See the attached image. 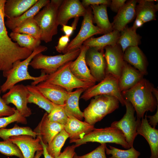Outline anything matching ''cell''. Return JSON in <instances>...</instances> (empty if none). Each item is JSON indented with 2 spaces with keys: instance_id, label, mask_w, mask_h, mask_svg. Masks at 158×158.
<instances>
[{
  "instance_id": "836d02e7",
  "label": "cell",
  "mask_w": 158,
  "mask_h": 158,
  "mask_svg": "<svg viewBox=\"0 0 158 158\" xmlns=\"http://www.w3.org/2000/svg\"><path fill=\"white\" fill-rule=\"evenodd\" d=\"M12 32L29 35L41 40V31L34 17L25 20L12 30Z\"/></svg>"
},
{
  "instance_id": "277c9868",
  "label": "cell",
  "mask_w": 158,
  "mask_h": 158,
  "mask_svg": "<svg viewBox=\"0 0 158 158\" xmlns=\"http://www.w3.org/2000/svg\"><path fill=\"white\" fill-rule=\"evenodd\" d=\"M62 0H51L34 17L41 32V40L46 43L51 42L58 33V9Z\"/></svg>"
},
{
  "instance_id": "ab89813d",
  "label": "cell",
  "mask_w": 158,
  "mask_h": 158,
  "mask_svg": "<svg viewBox=\"0 0 158 158\" xmlns=\"http://www.w3.org/2000/svg\"><path fill=\"white\" fill-rule=\"evenodd\" d=\"M14 122L24 124L27 123L26 118L21 115L16 110L15 113L11 116L0 118V129L4 128L9 124Z\"/></svg>"
},
{
  "instance_id": "603a6c76",
  "label": "cell",
  "mask_w": 158,
  "mask_h": 158,
  "mask_svg": "<svg viewBox=\"0 0 158 158\" xmlns=\"http://www.w3.org/2000/svg\"><path fill=\"white\" fill-rule=\"evenodd\" d=\"M68 117L64 129L68 134L70 140L82 138L95 128L94 126L82 121L73 116Z\"/></svg>"
},
{
  "instance_id": "7402d4cb",
  "label": "cell",
  "mask_w": 158,
  "mask_h": 158,
  "mask_svg": "<svg viewBox=\"0 0 158 158\" xmlns=\"http://www.w3.org/2000/svg\"><path fill=\"white\" fill-rule=\"evenodd\" d=\"M123 58L125 61L133 66L144 75L148 74L147 59L138 46L127 48L123 53Z\"/></svg>"
},
{
  "instance_id": "bcb514c9",
  "label": "cell",
  "mask_w": 158,
  "mask_h": 158,
  "mask_svg": "<svg viewBox=\"0 0 158 158\" xmlns=\"http://www.w3.org/2000/svg\"><path fill=\"white\" fill-rule=\"evenodd\" d=\"M126 0H112L109 6L111 9L113 11L117 13L125 5Z\"/></svg>"
},
{
  "instance_id": "e575fe53",
  "label": "cell",
  "mask_w": 158,
  "mask_h": 158,
  "mask_svg": "<svg viewBox=\"0 0 158 158\" xmlns=\"http://www.w3.org/2000/svg\"><path fill=\"white\" fill-rule=\"evenodd\" d=\"M21 135H30L35 138L38 134L29 127L20 126L16 124L12 128L0 129V138L4 141L7 140L11 137Z\"/></svg>"
},
{
  "instance_id": "1f68e13d",
  "label": "cell",
  "mask_w": 158,
  "mask_h": 158,
  "mask_svg": "<svg viewBox=\"0 0 158 158\" xmlns=\"http://www.w3.org/2000/svg\"><path fill=\"white\" fill-rule=\"evenodd\" d=\"M132 27L127 25L120 32L117 44L121 47L123 53L125 50L130 47L138 46L141 44V37Z\"/></svg>"
},
{
  "instance_id": "ba28073f",
  "label": "cell",
  "mask_w": 158,
  "mask_h": 158,
  "mask_svg": "<svg viewBox=\"0 0 158 158\" xmlns=\"http://www.w3.org/2000/svg\"><path fill=\"white\" fill-rule=\"evenodd\" d=\"M71 62L66 63L54 73L48 75L46 80L44 81L61 86L68 92H72L75 88L87 89L95 85V83L83 81L77 78L70 70Z\"/></svg>"
},
{
  "instance_id": "816d5d0a",
  "label": "cell",
  "mask_w": 158,
  "mask_h": 158,
  "mask_svg": "<svg viewBox=\"0 0 158 158\" xmlns=\"http://www.w3.org/2000/svg\"><path fill=\"white\" fill-rule=\"evenodd\" d=\"M43 150L37 152L34 158H40L42 154H43Z\"/></svg>"
},
{
  "instance_id": "d590c367",
  "label": "cell",
  "mask_w": 158,
  "mask_h": 158,
  "mask_svg": "<svg viewBox=\"0 0 158 158\" xmlns=\"http://www.w3.org/2000/svg\"><path fill=\"white\" fill-rule=\"evenodd\" d=\"M69 137L68 134L64 129L61 130L55 136L47 146L48 153L52 157L55 158L61 153V148Z\"/></svg>"
},
{
  "instance_id": "44dd1931",
  "label": "cell",
  "mask_w": 158,
  "mask_h": 158,
  "mask_svg": "<svg viewBox=\"0 0 158 158\" xmlns=\"http://www.w3.org/2000/svg\"><path fill=\"white\" fill-rule=\"evenodd\" d=\"M137 3L136 0L126 1L125 5L114 18L113 21L111 23L113 30L120 32L128 23L133 21L136 17Z\"/></svg>"
},
{
  "instance_id": "f907efd6",
  "label": "cell",
  "mask_w": 158,
  "mask_h": 158,
  "mask_svg": "<svg viewBox=\"0 0 158 158\" xmlns=\"http://www.w3.org/2000/svg\"><path fill=\"white\" fill-rule=\"evenodd\" d=\"M152 92L157 100L158 101V90L157 88L154 87L152 90Z\"/></svg>"
},
{
  "instance_id": "f5cc1de1",
  "label": "cell",
  "mask_w": 158,
  "mask_h": 158,
  "mask_svg": "<svg viewBox=\"0 0 158 158\" xmlns=\"http://www.w3.org/2000/svg\"><path fill=\"white\" fill-rule=\"evenodd\" d=\"M73 158H78V155H77L76 153H75L74 154Z\"/></svg>"
},
{
  "instance_id": "484cf974",
  "label": "cell",
  "mask_w": 158,
  "mask_h": 158,
  "mask_svg": "<svg viewBox=\"0 0 158 158\" xmlns=\"http://www.w3.org/2000/svg\"><path fill=\"white\" fill-rule=\"evenodd\" d=\"M38 0H6L4 8V17L11 18L21 15Z\"/></svg>"
},
{
  "instance_id": "30bf717a",
  "label": "cell",
  "mask_w": 158,
  "mask_h": 158,
  "mask_svg": "<svg viewBox=\"0 0 158 158\" xmlns=\"http://www.w3.org/2000/svg\"><path fill=\"white\" fill-rule=\"evenodd\" d=\"M86 8L80 30L76 36L69 43L63 52V54L80 49L85 41L94 35L104 34L102 30L94 25L92 10L90 6Z\"/></svg>"
},
{
  "instance_id": "7a4b0ae2",
  "label": "cell",
  "mask_w": 158,
  "mask_h": 158,
  "mask_svg": "<svg viewBox=\"0 0 158 158\" xmlns=\"http://www.w3.org/2000/svg\"><path fill=\"white\" fill-rule=\"evenodd\" d=\"M154 87L150 81L143 78L132 88L121 92L124 99L134 107L137 118H143L146 112H153L158 107V101L152 92Z\"/></svg>"
},
{
  "instance_id": "b9f144b4",
  "label": "cell",
  "mask_w": 158,
  "mask_h": 158,
  "mask_svg": "<svg viewBox=\"0 0 158 158\" xmlns=\"http://www.w3.org/2000/svg\"><path fill=\"white\" fill-rule=\"evenodd\" d=\"M1 92L0 89V118L11 116L16 111L14 107H11L4 102L1 96Z\"/></svg>"
},
{
  "instance_id": "ac0fdd59",
  "label": "cell",
  "mask_w": 158,
  "mask_h": 158,
  "mask_svg": "<svg viewBox=\"0 0 158 158\" xmlns=\"http://www.w3.org/2000/svg\"><path fill=\"white\" fill-rule=\"evenodd\" d=\"M147 116L146 114L141 121L137 119V134L143 136L148 143L151 151L150 158H158V130L149 124Z\"/></svg>"
},
{
  "instance_id": "8d00e7d4",
  "label": "cell",
  "mask_w": 158,
  "mask_h": 158,
  "mask_svg": "<svg viewBox=\"0 0 158 158\" xmlns=\"http://www.w3.org/2000/svg\"><path fill=\"white\" fill-rule=\"evenodd\" d=\"M109 149L106 147L105 151L108 155L111 154L109 158H138L140 152L133 147L127 150H123L109 145Z\"/></svg>"
},
{
  "instance_id": "3957f363",
  "label": "cell",
  "mask_w": 158,
  "mask_h": 158,
  "mask_svg": "<svg viewBox=\"0 0 158 158\" xmlns=\"http://www.w3.org/2000/svg\"><path fill=\"white\" fill-rule=\"evenodd\" d=\"M47 49V47L40 45L34 49L31 55L28 58L22 61L21 60L16 61L13 64L11 69L3 72V76L6 78V79L0 86V89L1 92H6L17 83L24 80H33L31 85H36L40 83L45 81L48 74L41 71L40 76L33 77L30 74L28 71V68L30 63L35 55L46 51Z\"/></svg>"
},
{
  "instance_id": "681fc988",
  "label": "cell",
  "mask_w": 158,
  "mask_h": 158,
  "mask_svg": "<svg viewBox=\"0 0 158 158\" xmlns=\"http://www.w3.org/2000/svg\"><path fill=\"white\" fill-rule=\"evenodd\" d=\"M40 143L42 145L43 148V154L44 158H54L51 156L48 152L47 150V145L44 144L40 138Z\"/></svg>"
},
{
  "instance_id": "52a82bcc",
  "label": "cell",
  "mask_w": 158,
  "mask_h": 158,
  "mask_svg": "<svg viewBox=\"0 0 158 158\" xmlns=\"http://www.w3.org/2000/svg\"><path fill=\"white\" fill-rule=\"evenodd\" d=\"M80 52V48L63 54L53 56L40 53L34 57L29 65L35 69H41L46 74L49 75L66 63L75 60Z\"/></svg>"
},
{
  "instance_id": "9a60e30c",
  "label": "cell",
  "mask_w": 158,
  "mask_h": 158,
  "mask_svg": "<svg viewBox=\"0 0 158 158\" xmlns=\"http://www.w3.org/2000/svg\"><path fill=\"white\" fill-rule=\"evenodd\" d=\"M86 8L79 0H64L59 7L58 12L57 21L59 25H66L72 18L83 16Z\"/></svg>"
},
{
  "instance_id": "ffe728a7",
  "label": "cell",
  "mask_w": 158,
  "mask_h": 158,
  "mask_svg": "<svg viewBox=\"0 0 158 158\" xmlns=\"http://www.w3.org/2000/svg\"><path fill=\"white\" fill-rule=\"evenodd\" d=\"M48 113L44 114L41 120L34 131L38 134L43 143L47 146L55 136L64 129V126L50 121L48 118Z\"/></svg>"
},
{
  "instance_id": "f546056e",
  "label": "cell",
  "mask_w": 158,
  "mask_h": 158,
  "mask_svg": "<svg viewBox=\"0 0 158 158\" xmlns=\"http://www.w3.org/2000/svg\"><path fill=\"white\" fill-rule=\"evenodd\" d=\"M28 92V103H33L44 110L48 114L54 108V104L49 100L36 85L26 86Z\"/></svg>"
},
{
  "instance_id": "60d3db41",
  "label": "cell",
  "mask_w": 158,
  "mask_h": 158,
  "mask_svg": "<svg viewBox=\"0 0 158 158\" xmlns=\"http://www.w3.org/2000/svg\"><path fill=\"white\" fill-rule=\"evenodd\" d=\"M106 144H101V145L89 153L85 155L78 156V158H107L105 150Z\"/></svg>"
},
{
  "instance_id": "db71d44e",
  "label": "cell",
  "mask_w": 158,
  "mask_h": 158,
  "mask_svg": "<svg viewBox=\"0 0 158 158\" xmlns=\"http://www.w3.org/2000/svg\"></svg>"
},
{
  "instance_id": "5b68a950",
  "label": "cell",
  "mask_w": 158,
  "mask_h": 158,
  "mask_svg": "<svg viewBox=\"0 0 158 158\" xmlns=\"http://www.w3.org/2000/svg\"><path fill=\"white\" fill-rule=\"evenodd\" d=\"M119 103L117 98L111 96L101 95L94 97L83 112L84 121L94 126L118 109Z\"/></svg>"
},
{
  "instance_id": "7c38bea8",
  "label": "cell",
  "mask_w": 158,
  "mask_h": 158,
  "mask_svg": "<svg viewBox=\"0 0 158 158\" xmlns=\"http://www.w3.org/2000/svg\"><path fill=\"white\" fill-rule=\"evenodd\" d=\"M124 100L126 113L120 120L113 122L111 126L117 128L122 131L126 141L131 147L133 146L134 140L138 135L137 121L134 116L135 111L134 107L129 102Z\"/></svg>"
},
{
  "instance_id": "4fadbf2b",
  "label": "cell",
  "mask_w": 158,
  "mask_h": 158,
  "mask_svg": "<svg viewBox=\"0 0 158 158\" xmlns=\"http://www.w3.org/2000/svg\"><path fill=\"white\" fill-rule=\"evenodd\" d=\"M104 49L89 47L85 55V61L90 73L96 81L100 82L106 75V63Z\"/></svg>"
},
{
  "instance_id": "8992f818",
  "label": "cell",
  "mask_w": 158,
  "mask_h": 158,
  "mask_svg": "<svg viewBox=\"0 0 158 158\" xmlns=\"http://www.w3.org/2000/svg\"><path fill=\"white\" fill-rule=\"evenodd\" d=\"M70 143H75L78 147L87 142L101 143H114L121 145L126 149L130 147L126 141L122 131L118 128L110 126L104 128H96L79 139L70 140Z\"/></svg>"
},
{
  "instance_id": "f1b7e54d",
  "label": "cell",
  "mask_w": 158,
  "mask_h": 158,
  "mask_svg": "<svg viewBox=\"0 0 158 158\" xmlns=\"http://www.w3.org/2000/svg\"><path fill=\"white\" fill-rule=\"evenodd\" d=\"M120 32L116 30L96 38L91 37L83 43V45L94 47L98 50L104 49L107 46H114L117 44Z\"/></svg>"
},
{
  "instance_id": "c3c4849f",
  "label": "cell",
  "mask_w": 158,
  "mask_h": 158,
  "mask_svg": "<svg viewBox=\"0 0 158 158\" xmlns=\"http://www.w3.org/2000/svg\"><path fill=\"white\" fill-rule=\"evenodd\" d=\"M62 27L61 30L64 32L65 35L69 37L72 34L73 31L76 29L72 25L70 26L67 25H63Z\"/></svg>"
},
{
  "instance_id": "83f0119b",
  "label": "cell",
  "mask_w": 158,
  "mask_h": 158,
  "mask_svg": "<svg viewBox=\"0 0 158 158\" xmlns=\"http://www.w3.org/2000/svg\"><path fill=\"white\" fill-rule=\"evenodd\" d=\"M105 4L91 5L93 15V23L102 30L104 34L113 31L112 24L110 23L107 14V8Z\"/></svg>"
},
{
  "instance_id": "6da1fadb",
  "label": "cell",
  "mask_w": 158,
  "mask_h": 158,
  "mask_svg": "<svg viewBox=\"0 0 158 158\" xmlns=\"http://www.w3.org/2000/svg\"><path fill=\"white\" fill-rule=\"evenodd\" d=\"M6 0H0V71L11 68L18 60H24L32 54L30 49L20 47L8 36L4 20V8Z\"/></svg>"
},
{
  "instance_id": "2e32d148",
  "label": "cell",
  "mask_w": 158,
  "mask_h": 158,
  "mask_svg": "<svg viewBox=\"0 0 158 158\" xmlns=\"http://www.w3.org/2000/svg\"><path fill=\"white\" fill-rule=\"evenodd\" d=\"M154 0H137L136 7V19L132 26L136 30L145 23L156 19V13L158 10V4Z\"/></svg>"
},
{
  "instance_id": "e0dca14e",
  "label": "cell",
  "mask_w": 158,
  "mask_h": 158,
  "mask_svg": "<svg viewBox=\"0 0 158 158\" xmlns=\"http://www.w3.org/2000/svg\"><path fill=\"white\" fill-rule=\"evenodd\" d=\"M16 144L20 150L24 158H34L36 152L43 150L40 138L27 135L11 137L7 140Z\"/></svg>"
},
{
  "instance_id": "5bb4252c",
  "label": "cell",
  "mask_w": 158,
  "mask_h": 158,
  "mask_svg": "<svg viewBox=\"0 0 158 158\" xmlns=\"http://www.w3.org/2000/svg\"><path fill=\"white\" fill-rule=\"evenodd\" d=\"M104 55L106 63V74H111L118 79L120 77L125 61L121 47L107 46L104 48Z\"/></svg>"
},
{
  "instance_id": "7dc6e473",
  "label": "cell",
  "mask_w": 158,
  "mask_h": 158,
  "mask_svg": "<svg viewBox=\"0 0 158 158\" xmlns=\"http://www.w3.org/2000/svg\"><path fill=\"white\" fill-rule=\"evenodd\" d=\"M147 118H149L148 121L149 124L152 127L155 128L158 123V107L155 114L152 116H147Z\"/></svg>"
},
{
  "instance_id": "4316f807",
  "label": "cell",
  "mask_w": 158,
  "mask_h": 158,
  "mask_svg": "<svg viewBox=\"0 0 158 158\" xmlns=\"http://www.w3.org/2000/svg\"><path fill=\"white\" fill-rule=\"evenodd\" d=\"M86 89L78 88L73 92H68L64 108L68 117L73 116L80 121L83 118V113L79 108L80 97Z\"/></svg>"
},
{
  "instance_id": "d6a6232c",
  "label": "cell",
  "mask_w": 158,
  "mask_h": 158,
  "mask_svg": "<svg viewBox=\"0 0 158 158\" xmlns=\"http://www.w3.org/2000/svg\"><path fill=\"white\" fill-rule=\"evenodd\" d=\"M9 36L20 47L28 49L32 51L40 45L41 41L29 35L13 32H11Z\"/></svg>"
},
{
  "instance_id": "d4e9b609",
  "label": "cell",
  "mask_w": 158,
  "mask_h": 158,
  "mask_svg": "<svg viewBox=\"0 0 158 158\" xmlns=\"http://www.w3.org/2000/svg\"><path fill=\"white\" fill-rule=\"evenodd\" d=\"M144 75L138 70L125 62L118 79L120 91L122 92L132 88L143 78Z\"/></svg>"
},
{
  "instance_id": "f35d334b",
  "label": "cell",
  "mask_w": 158,
  "mask_h": 158,
  "mask_svg": "<svg viewBox=\"0 0 158 158\" xmlns=\"http://www.w3.org/2000/svg\"><path fill=\"white\" fill-rule=\"evenodd\" d=\"M0 153L8 156H15L19 158H24L18 147L8 140L0 142Z\"/></svg>"
},
{
  "instance_id": "cb8c5ba5",
  "label": "cell",
  "mask_w": 158,
  "mask_h": 158,
  "mask_svg": "<svg viewBox=\"0 0 158 158\" xmlns=\"http://www.w3.org/2000/svg\"><path fill=\"white\" fill-rule=\"evenodd\" d=\"M36 86L50 101L56 104L64 106L68 93L64 88L44 81L41 82Z\"/></svg>"
},
{
  "instance_id": "4dcf8cb0",
  "label": "cell",
  "mask_w": 158,
  "mask_h": 158,
  "mask_svg": "<svg viewBox=\"0 0 158 158\" xmlns=\"http://www.w3.org/2000/svg\"><path fill=\"white\" fill-rule=\"evenodd\" d=\"M50 1L49 0H38L32 7L19 17L11 18H7L5 22L6 26L12 30L25 20L34 17Z\"/></svg>"
},
{
  "instance_id": "74e56055",
  "label": "cell",
  "mask_w": 158,
  "mask_h": 158,
  "mask_svg": "<svg viewBox=\"0 0 158 158\" xmlns=\"http://www.w3.org/2000/svg\"><path fill=\"white\" fill-rule=\"evenodd\" d=\"M47 117L50 121L64 126L68 118L65 112L64 106L55 104L50 113L48 114Z\"/></svg>"
},
{
  "instance_id": "d6986e66",
  "label": "cell",
  "mask_w": 158,
  "mask_h": 158,
  "mask_svg": "<svg viewBox=\"0 0 158 158\" xmlns=\"http://www.w3.org/2000/svg\"><path fill=\"white\" fill-rule=\"evenodd\" d=\"M89 48L86 46H81L79 55L74 61L71 62L69 68L73 74L79 80L95 83L96 81L91 75L85 61L86 54Z\"/></svg>"
},
{
  "instance_id": "7bdbcfd3",
  "label": "cell",
  "mask_w": 158,
  "mask_h": 158,
  "mask_svg": "<svg viewBox=\"0 0 158 158\" xmlns=\"http://www.w3.org/2000/svg\"><path fill=\"white\" fill-rule=\"evenodd\" d=\"M69 37L66 35H62L59 40L57 45L55 47L57 51L63 52L67 47L69 42Z\"/></svg>"
},
{
  "instance_id": "ee69618b",
  "label": "cell",
  "mask_w": 158,
  "mask_h": 158,
  "mask_svg": "<svg viewBox=\"0 0 158 158\" xmlns=\"http://www.w3.org/2000/svg\"><path fill=\"white\" fill-rule=\"evenodd\" d=\"M77 147H78L75 144L66 147L63 152L55 158H73L75 153V149Z\"/></svg>"
},
{
  "instance_id": "8fae6325",
  "label": "cell",
  "mask_w": 158,
  "mask_h": 158,
  "mask_svg": "<svg viewBox=\"0 0 158 158\" xmlns=\"http://www.w3.org/2000/svg\"><path fill=\"white\" fill-rule=\"evenodd\" d=\"M28 92L26 86L22 84L16 85L8 90L2 97L8 105L12 104L16 110L22 116L27 117L32 114L30 109L28 106Z\"/></svg>"
},
{
  "instance_id": "f6af8a7d",
  "label": "cell",
  "mask_w": 158,
  "mask_h": 158,
  "mask_svg": "<svg viewBox=\"0 0 158 158\" xmlns=\"http://www.w3.org/2000/svg\"><path fill=\"white\" fill-rule=\"evenodd\" d=\"M111 2L109 0H83L81 4L85 8L91 5L105 4L109 6Z\"/></svg>"
},
{
  "instance_id": "9c48e42d",
  "label": "cell",
  "mask_w": 158,
  "mask_h": 158,
  "mask_svg": "<svg viewBox=\"0 0 158 158\" xmlns=\"http://www.w3.org/2000/svg\"><path fill=\"white\" fill-rule=\"evenodd\" d=\"M118 79L111 74H106L105 78L99 83L86 89L80 98L87 101L96 96L107 95L116 97L124 106L125 100L119 90Z\"/></svg>"
}]
</instances>
